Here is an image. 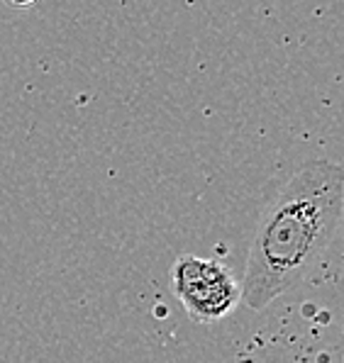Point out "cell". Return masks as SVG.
<instances>
[{"label":"cell","instance_id":"obj_1","mask_svg":"<svg viewBox=\"0 0 344 363\" xmlns=\"http://www.w3.org/2000/svg\"><path fill=\"white\" fill-rule=\"evenodd\" d=\"M344 215V173L313 161L286 181L264 208L249 244L242 303L259 312L298 288L323 261Z\"/></svg>","mask_w":344,"mask_h":363},{"label":"cell","instance_id":"obj_2","mask_svg":"<svg viewBox=\"0 0 344 363\" xmlns=\"http://www.w3.org/2000/svg\"><path fill=\"white\" fill-rule=\"evenodd\" d=\"M174 293L181 300L183 310L198 325H213L235 312L242 303L240 281L232 271L215 259H203L196 254H183L176 259Z\"/></svg>","mask_w":344,"mask_h":363}]
</instances>
